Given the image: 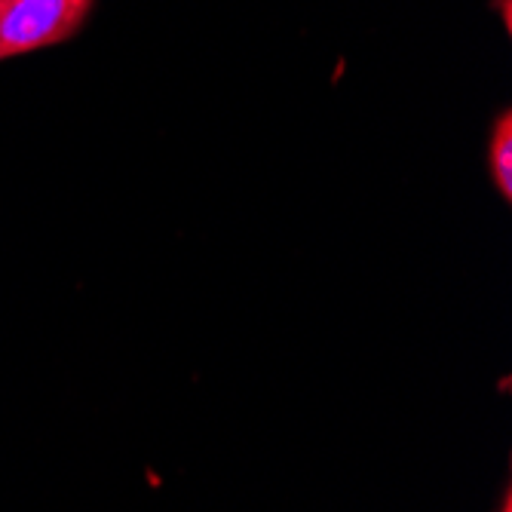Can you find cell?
Returning <instances> with one entry per match:
<instances>
[{
    "instance_id": "3",
    "label": "cell",
    "mask_w": 512,
    "mask_h": 512,
    "mask_svg": "<svg viewBox=\"0 0 512 512\" xmlns=\"http://www.w3.org/2000/svg\"><path fill=\"white\" fill-rule=\"evenodd\" d=\"M500 512H509V497L503 500V506H500Z\"/></svg>"
},
{
    "instance_id": "2",
    "label": "cell",
    "mask_w": 512,
    "mask_h": 512,
    "mask_svg": "<svg viewBox=\"0 0 512 512\" xmlns=\"http://www.w3.org/2000/svg\"><path fill=\"white\" fill-rule=\"evenodd\" d=\"M488 175L494 181L497 194L503 197V203H509V197H512V114L509 111H503L497 117V123L491 126Z\"/></svg>"
},
{
    "instance_id": "1",
    "label": "cell",
    "mask_w": 512,
    "mask_h": 512,
    "mask_svg": "<svg viewBox=\"0 0 512 512\" xmlns=\"http://www.w3.org/2000/svg\"><path fill=\"white\" fill-rule=\"evenodd\" d=\"M96 0H0V62L68 40Z\"/></svg>"
}]
</instances>
